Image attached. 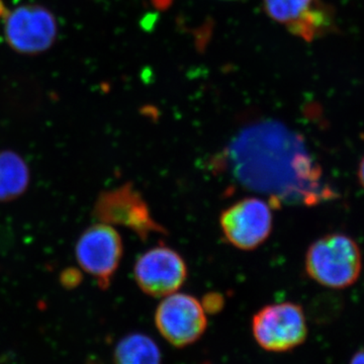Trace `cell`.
Here are the masks:
<instances>
[{
    "label": "cell",
    "instance_id": "1",
    "mask_svg": "<svg viewBox=\"0 0 364 364\" xmlns=\"http://www.w3.org/2000/svg\"><path fill=\"white\" fill-rule=\"evenodd\" d=\"M232 173L242 186L265 193L274 202L314 198L318 170L298 134L277 122L242 131L227 150Z\"/></svg>",
    "mask_w": 364,
    "mask_h": 364
},
{
    "label": "cell",
    "instance_id": "2",
    "mask_svg": "<svg viewBox=\"0 0 364 364\" xmlns=\"http://www.w3.org/2000/svg\"><path fill=\"white\" fill-rule=\"evenodd\" d=\"M306 272L321 286L341 289L355 284L363 268V255L351 237L333 233L321 237L309 247Z\"/></svg>",
    "mask_w": 364,
    "mask_h": 364
},
{
    "label": "cell",
    "instance_id": "3",
    "mask_svg": "<svg viewBox=\"0 0 364 364\" xmlns=\"http://www.w3.org/2000/svg\"><path fill=\"white\" fill-rule=\"evenodd\" d=\"M251 328L256 343L273 353L294 350L308 336L306 314L291 301L263 306L253 316Z\"/></svg>",
    "mask_w": 364,
    "mask_h": 364
},
{
    "label": "cell",
    "instance_id": "4",
    "mask_svg": "<svg viewBox=\"0 0 364 364\" xmlns=\"http://www.w3.org/2000/svg\"><path fill=\"white\" fill-rule=\"evenodd\" d=\"M93 215L100 223L131 230L142 240H148L153 234L167 233L153 218L149 205L131 182L100 193Z\"/></svg>",
    "mask_w": 364,
    "mask_h": 364
},
{
    "label": "cell",
    "instance_id": "5",
    "mask_svg": "<svg viewBox=\"0 0 364 364\" xmlns=\"http://www.w3.org/2000/svg\"><path fill=\"white\" fill-rule=\"evenodd\" d=\"M154 321L160 335L176 348L195 344L208 327L202 301L188 294L174 293L163 298L155 311Z\"/></svg>",
    "mask_w": 364,
    "mask_h": 364
},
{
    "label": "cell",
    "instance_id": "6",
    "mask_svg": "<svg viewBox=\"0 0 364 364\" xmlns=\"http://www.w3.org/2000/svg\"><path fill=\"white\" fill-rule=\"evenodd\" d=\"M220 226L228 243L243 251L260 247L269 238L273 215L269 203L255 196L244 198L220 215Z\"/></svg>",
    "mask_w": 364,
    "mask_h": 364
},
{
    "label": "cell",
    "instance_id": "7",
    "mask_svg": "<svg viewBox=\"0 0 364 364\" xmlns=\"http://www.w3.org/2000/svg\"><path fill=\"white\" fill-rule=\"evenodd\" d=\"M123 253V240L119 232L111 225L104 223H98L86 229L75 246L79 265L102 289L111 286Z\"/></svg>",
    "mask_w": 364,
    "mask_h": 364
},
{
    "label": "cell",
    "instance_id": "8",
    "mask_svg": "<svg viewBox=\"0 0 364 364\" xmlns=\"http://www.w3.org/2000/svg\"><path fill=\"white\" fill-rule=\"evenodd\" d=\"M188 265L174 249L157 246L143 253L134 267L141 291L154 298L177 293L188 279Z\"/></svg>",
    "mask_w": 364,
    "mask_h": 364
},
{
    "label": "cell",
    "instance_id": "9",
    "mask_svg": "<svg viewBox=\"0 0 364 364\" xmlns=\"http://www.w3.org/2000/svg\"><path fill=\"white\" fill-rule=\"evenodd\" d=\"M4 33L16 51L38 54L54 44L58 26L54 14L45 7L23 6L6 14Z\"/></svg>",
    "mask_w": 364,
    "mask_h": 364
},
{
    "label": "cell",
    "instance_id": "10",
    "mask_svg": "<svg viewBox=\"0 0 364 364\" xmlns=\"http://www.w3.org/2000/svg\"><path fill=\"white\" fill-rule=\"evenodd\" d=\"M30 181V168L25 159L13 151H0V203L20 198Z\"/></svg>",
    "mask_w": 364,
    "mask_h": 364
},
{
    "label": "cell",
    "instance_id": "11",
    "mask_svg": "<svg viewBox=\"0 0 364 364\" xmlns=\"http://www.w3.org/2000/svg\"><path fill=\"white\" fill-rule=\"evenodd\" d=\"M114 364H162V354L156 342L142 333H133L117 343Z\"/></svg>",
    "mask_w": 364,
    "mask_h": 364
},
{
    "label": "cell",
    "instance_id": "12",
    "mask_svg": "<svg viewBox=\"0 0 364 364\" xmlns=\"http://www.w3.org/2000/svg\"><path fill=\"white\" fill-rule=\"evenodd\" d=\"M317 4L316 0H264L268 16L287 26L301 20Z\"/></svg>",
    "mask_w": 364,
    "mask_h": 364
},
{
    "label": "cell",
    "instance_id": "13",
    "mask_svg": "<svg viewBox=\"0 0 364 364\" xmlns=\"http://www.w3.org/2000/svg\"><path fill=\"white\" fill-rule=\"evenodd\" d=\"M223 299H220L219 294H208V299H205V301H203V308H205V312L208 308H210V312H218L219 311V308H222Z\"/></svg>",
    "mask_w": 364,
    "mask_h": 364
},
{
    "label": "cell",
    "instance_id": "14",
    "mask_svg": "<svg viewBox=\"0 0 364 364\" xmlns=\"http://www.w3.org/2000/svg\"><path fill=\"white\" fill-rule=\"evenodd\" d=\"M349 364H364V348L354 354Z\"/></svg>",
    "mask_w": 364,
    "mask_h": 364
},
{
    "label": "cell",
    "instance_id": "15",
    "mask_svg": "<svg viewBox=\"0 0 364 364\" xmlns=\"http://www.w3.org/2000/svg\"><path fill=\"white\" fill-rule=\"evenodd\" d=\"M358 176L359 182H360L361 186H363L364 189V157L363 158V160H361L360 163H359Z\"/></svg>",
    "mask_w": 364,
    "mask_h": 364
}]
</instances>
